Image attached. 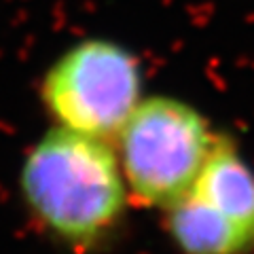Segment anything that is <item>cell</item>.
I'll return each instance as SVG.
<instances>
[{
	"label": "cell",
	"mask_w": 254,
	"mask_h": 254,
	"mask_svg": "<svg viewBox=\"0 0 254 254\" xmlns=\"http://www.w3.org/2000/svg\"><path fill=\"white\" fill-rule=\"evenodd\" d=\"M212 144L195 108L170 98L146 100L119 131L123 180L140 203L168 210L193 190Z\"/></svg>",
	"instance_id": "2"
},
{
	"label": "cell",
	"mask_w": 254,
	"mask_h": 254,
	"mask_svg": "<svg viewBox=\"0 0 254 254\" xmlns=\"http://www.w3.org/2000/svg\"><path fill=\"white\" fill-rule=\"evenodd\" d=\"M138 100L136 58L108 41L72 47L43 81V102L60 127L106 142L119 136Z\"/></svg>",
	"instance_id": "3"
},
{
	"label": "cell",
	"mask_w": 254,
	"mask_h": 254,
	"mask_svg": "<svg viewBox=\"0 0 254 254\" xmlns=\"http://www.w3.org/2000/svg\"><path fill=\"white\" fill-rule=\"evenodd\" d=\"M190 193L222 212L254 244V174L227 140L214 138Z\"/></svg>",
	"instance_id": "4"
},
{
	"label": "cell",
	"mask_w": 254,
	"mask_h": 254,
	"mask_svg": "<svg viewBox=\"0 0 254 254\" xmlns=\"http://www.w3.org/2000/svg\"><path fill=\"white\" fill-rule=\"evenodd\" d=\"M172 240L187 254H242L252 242L235 222L195 193L168 208Z\"/></svg>",
	"instance_id": "5"
},
{
	"label": "cell",
	"mask_w": 254,
	"mask_h": 254,
	"mask_svg": "<svg viewBox=\"0 0 254 254\" xmlns=\"http://www.w3.org/2000/svg\"><path fill=\"white\" fill-rule=\"evenodd\" d=\"M19 190L38 225L74 246L106 237L125 208V180L110 144L60 125L23 159Z\"/></svg>",
	"instance_id": "1"
}]
</instances>
